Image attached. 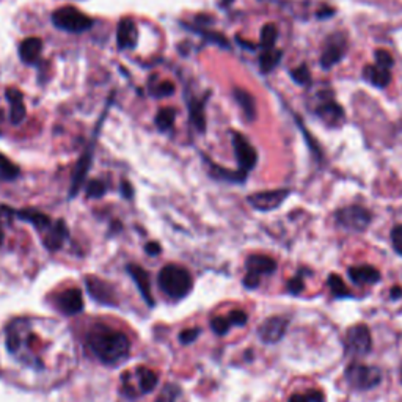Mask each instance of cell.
<instances>
[{
  "instance_id": "43",
  "label": "cell",
  "mask_w": 402,
  "mask_h": 402,
  "mask_svg": "<svg viewBox=\"0 0 402 402\" xmlns=\"http://www.w3.org/2000/svg\"><path fill=\"white\" fill-rule=\"evenodd\" d=\"M391 294H393V299H399V297L402 296V289L394 288V289L391 291Z\"/></svg>"
},
{
  "instance_id": "35",
  "label": "cell",
  "mask_w": 402,
  "mask_h": 402,
  "mask_svg": "<svg viewBox=\"0 0 402 402\" xmlns=\"http://www.w3.org/2000/svg\"><path fill=\"white\" fill-rule=\"evenodd\" d=\"M291 76H292V79L296 81L297 83H300V85H305V83L310 82V71H308L306 66L296 68L291 73Z\"/></svg>"
},
{
  "instance_id": "25",
  "label": "cell",
  "mask_w": 402,
  "mask_h": 402,
  "mask_svg": "<svg viewBox=\"0 0 402 402\" xmlns=\"http://www.w3.org/2000/svg\"><path fill=\"white\" fill-rule=\"evenodd\" d=\"M19 168L13 164L10 159H6L4 154H0V177L5 181H11L18 177Z\"/></svg>"
},
{
  "instance_id": "42",
  "label": "cell",
  "mask_w": 402,
  "mask_h": 402,
  "mask_svg": "<svg viewBox=\"0 0 402 402\" xmlns=\"http://www.w3.org/2000/svg\"><path fill=\"white\" fill-rule=\"evenodd\" d=\"M146 253H148V254L160 253V245L156 244V242H150L148 245H146Z\"/></svg>"
},
{
  "instance_id": "39",
  "label": "cell",
  "mask_w": 402,
  "mask_h": 402,
  "mask_svg": "<svg viewBox=\"0 0 402 402\" xmlns=\"http://www.w3.org/2000/svg\"><path fill=\"white\" fill-rule=\"evenodd\" d=\"M228 321L231 326H245L247 324V314L242 311V310H234V311H231L230 316H228Z\"/></svg>"
},
{
  "instance_id": "40",
  "label": "cell",
  "mask_w": 402,
  "mask_h": 402,
  "mask_svg": "<svg viewBox=\"0 0 402 402\" xmlns=\"http://www.w3.org/2000/svg\"><path fill=\"white\" fill-rule=\"evenodd\" d=\"M198 335H200V329H187V330L181 331L180 341L182 344H190V343L195 341V339L198 338Z\"/></svg>"
},
{
  "instance_id": "33",
  "label": "cell",
  "mask_w": 402,
  "mask_h": 402,
  "mask_svg": "<svg viewBox=\"0 0 402 402\" xmlns=\"http://www.w3.org/2000/svg\"><path fill=\"white\" fill-rule=\"evenodd\" d=\"M153 91V95L154 96H158V98H164V96H170L172 93L175 91L173 90V85L170 83V82H160L158 85H154V87L151 88Z\"/></svg>"
},
{
  "instance_id": "7",
  "label": "cell",
  "mask_w": 402,
  "mask_h": 402,
  "mask_svg": "<svg viewBox=\"0 0 402 402\" xmlns=\"http://www.w3.org/2000/svg\"><path fill=\"white\" fill-rule=\"evenodd\" d=\"M245 269H247V275L244 278L245 288L254 289V288H258L259 278L262 275H270V274L275 272L277 262L269 257H262V254H253V257L247 259Z\"/></svg>"
},
{
  "instance_id": "11",
  "label": "cell",
  "mask_w": 402,
  "mask_h": 402,
  "mask_svg": "<svg viewBox=\"0 0 402 402\" xmlns=\"http://www.w3.org/2000/svg\"><path fill=\"white\" fill-rule=\"evenodd\" d=\"M346 52V40L341 35H331L327 41L326 49L321 57V63L324 68H330L335 63H338L339 60L343 58Z\"/></svg>"
},
{
  "instance_id": "14",
  "label": "cell",
  "mask_w": 402,
  "mask_h": 402,
  "mask_svg": "<svg viewBox=\"0 0 402 402\" xmlns=\"http://www.w3.org/2000/svg\"><path fill=\"white\" fill-rule=\"evenodd\" d=\"M138 40V32L137 26L133 19H123L118 24V32H117V41L120 49H133L135 48Z\"/></svg>"
},
{
  "instance_id": "38",
  "label": "cell",
  "mask_w": 402,
  "mask_h": 402,
  "mask_svg": "<svg viewBox=\"0 0 402 402\" xmlns=\"http://www.w3.org/2000/svg\"><path fill=\"white\" fill-rule=\"evenodd\" d=\"M104 192H105V185H104V182H100V181H93V182L88 184V187H87V195L90 198L103 197Z\"/></svg>"
},
{
  "instance_id": "29",
  "label": "cell",
  "mask_w": 402,
  "mask_h": 402,
  "mask_svg": "<svg viewBox=\"0 0 402 402\" xmlns=\"http://www.w3.org/2000/svg\"><path fill=\"white\" fill-rule=\"evenodd\" d=\"M176 113L173 109H160L156 117V125L160 130H167L173 126Z\"/></svg>"
},
{
  "instance_id": "37",
  "label": "cell",
  "mask_w": 402,
  "mask_h": 402,
  "mask_svg": "<svg viewBox=\"0 0 402 402\" xmlns=\"http://www.w3.org/2000/svg\"><path fill=\"white\" fill-rule=\"evenodd\" d=\"M391 244L393 249L402 257V225L394 227L391 231Z\"/></svg>"
},
{
  "instance_id": "31",
  "label": "cell",
  "mask_w": 402,
  "mask_h": 402,
  "mask_svg": "<svg viewBox=\"0 0 402 402\" xmlns=\"http://www.w3.org/2000/svg\"><path fill=\"white\" fill-rule=\"evenodd\" d=\"M181 390L177 388L176 385H167L162 393L159 394V398L156 402H176L177 396H180Z\"/></svg>"
},
{
  "instance_id": "24",
  "label": "cell",
  "mask_w": 402,
  "mask_h": 402,
  "mask_svg": "<svg viewBox=\"0 0 402 402\" xmlns=\"http://www.w3.org/2000/svg\"><path fill=\"white\" fill-rule=\"evenodd\" d=\"M282 60V52L278 49H267L261 56V69L264 73L272 71V69L280 63Z\"/></svg>"
},
{
  "instance_id": "1",
  "label": "cell",
  "mask_w": 402,
  "mask_h": 402,
  "mask_svg": "<svg viewBox=\"0 0 402 402\" xmlns=\"http://www.w3.org/2000/svg\"><path fill=\"white\" fill-rule=\"evenodd\" d=\"M87 346L96 359L107 365L123 361L130 351L129 339L125 334L105 327L103 324H98L88 331Z\"/></svg>"
},
{
  "instance_id": "18",
  "label": "cell",
  "mask_w": 402,
  "mask_h": 402,
  "mask_svg": "<svg viewBox=\"0 0 402 402\" xmlns=\"http://www.w3.org/2000/svg\"><path fill=\"white\" fill-rule=\"evenodd\" d=\"M128 272L130 274V277L134 278V282L137 283L138 289H140L143 299L153 306L154 300H153V294H151V283H150L148 274H146L143 267H140L138 264H128Z\"/></svg>"
},
{
  "instance_id": "20",
  "label": "cell",
  "mask_w": 402,
  "mask_h": 402,
  "mask_svg": "<svg viewBox=\"0 0 402 402\" xmlns=\"http://www.w3.org/2000/svg\"><path fill=\"white\" fill-rule=\"evenodd\" d=\"M363 76L368 82H371L377 88H385L386 85L390 83V69L382 68L378 65H373V66H366L365 71H363Z\"/></svg>"
},
{
  "instance_id": "27",
  "label": "cell",
  "mask_w": 402,
  "mask_h": 402,
  "mask_svg": "<svg viewBox=\"0 0 402 402\" xmlns=\"http://www.w3.org/2000/svg\"><path fill=\"white\" fill-rule=\"evenodd\" d=\"M318 113L326 121L336 123L339 118L343 117V109H341V107H338L336 104L331 103V104H327V105H324V107H319Z\"/></svg>"
},
{
  "instance_id": "36",
  "label": "cell",
  "mask_w": 402,
  "mask_h": 402,
  "mask_svg": "<svg viewBox=\"0 0 402 402\" xmlns=\"http://www.w3.org/2000/svg\"><path fill=\"white\" fill-rule=\"evenodd\" d=\"M211 327H212V330H214L217 335H225L227 331L230 330L231 324H230L228 318H214V319H212V324H211Z\"/></svg>"
},
{
  "instance_id": "3",
  "label": "cell",
  "mask_w": 402,
  "mask_h": 402,
  "mask_svg": "<svg viewBox=\"0 0 402 402\" xmlns=\"http://www.w3.org/2000/svg\"><path fill=\"white\" fill-rule=\"evenodd\" d=\"M344 377L351 388L359 391H368L376 388V386L381 383L382 373L381 369L376 366L363 365V363H352V365L346 368Z\"/></svg>"
},
{
  "instance_id": "13",
  "label": "cell",
  "mask_w": 402,
  "mask_h": 402,
  "mask_svg": "<svg viewBox=\"0 0 402 402\" xmlns=\"http://www.w3.org/2000/svg\"><path fill=\"white\" fill-rule=\"evenodd\" d=\"M87 288L88 292L91 294V297L98 300L99 304L104 305H115L117 300H115V294L112 291V288L107 283H104L103 280L95 277H88L87 278Z\"/></svg>"
},
{
  "instance_id": "10",
  "label": "cell",
  "mask_w": 402,
  "mask_h": 402,
  "mask_svg": "<svg viewBox=\"0 0 402 402\" xmlns=\"http://www.w3.org/2000/svg\"><path fill=\"white\" fill-rule=\"evenodd\" d=\"M289 322L288 319L282 318V316H274V318H269L264 321L258 329V335L262 341L267 344H274L284 336L286 329H288Z\"/></svg>"
},
{
  "instance_id": "30",
  "label": "cell",
  "mask_w": 402,
  "mask_h": 402,
  "mask_svg": "<svg viewBox=\"0 0 402 402\" xmlns=\"http://www.w3.org/2000/svg\"><path fill=\"white\" fill-rule=\"evenodd\" d=\"M289 402H326L324 393L319 390H310L305 394H292Z\"/></svg>"
},
{
  "instance_id": "34",
  "label": "cell",
  "mask_w": 402,
  "mask_h": 402,
  "mask_svg": "<svg viewBox=\"0 0 402 402\" xmlns=\"http://www.w3.org/2000/svg\"><path fill=\"white\" fill-rule=\"evenodd\" d=\"M376 65L382 66V68H386V69H390V68L393 66V57H391V53L386 52L385 49H378V51L376 52Z\"/></svg>"
},
{
  "instance_id": "5",
  "label": "cell",
  "mask_w": 402,
  "mask_h": 402,
  "mask_svg": "<svg viewBox=\"0 0 402 402\" xmlns=\"http://www.w3.org/2000/svg\"><path fill=\"white\" fill-rule=\"evenodd\" d=\"M335 219L341 228L352 231V233H363V231L368 230V227L371 225L373 215H371L366 207L346 206L336 211Z\"/></svg>"
},
{
  "instance_id": "9",
  "label": "cell",
  "mask_w": 402,
  "mask_h": 402,
  "mask_svg": "<svg viewBox=\"0 0 402 402\" xmlns=\"http://www.w3.org/2000/svg\"><path fill=\"white\" fill-rule=\"evenodd\" d=\"M233 146H234V153H236V159L237 164L241 167L242 172H250V170L254 168L258 160V154L254 151L253 146L249 143V140L241 134H234L233 135Z\"/></svg>"
},
{
  "instance_id": "17",
  "label": "cell",
  "mask_w": 402,
  "mask_h": 402,
  "mask_svg": "<svg viewBox=\"0 0 402 402\" xmlns=\"http://www.w3.org/2000/svg\"><path fill=\"white\" fill-rule=\"evenodd\" d=\"M68 237V230L63 222H57L56 225H51L49 228L44 230L43 241L44 245L48 247L49 250H57L63 244L65 239Z\"/></svg>"
},
{
  "instance_id": "28",
  "label": "cell",
  "mask_w": 402,
  "mask_h": 402,
  "mask_svg": "<svg viewBox=\"0 0 402 402\" xmlns=\"http://www.w3.org/2000/svg\"><path fill=\"white\" fill-rule=\"evenodd\" d=\"M277 27L274 24H267L264 26V29L261 30V46L264 48V51L267 49H274L275 41H277Z\"/></svg>"
},
{
  "instance_id": "4",
  "label": "cell",
  "mask_w": 402,
  "mask_h": 402,
  "mask_svg": "<svg viewBox=\"0 0 402 402\" xmlns=\"http://www.w3.org/2000/svg\"><path fill=\"white\" fill-rule=\"evenodd\" d=\"M52 24L69 34H82L85 30L91 29L93 21L74 6H63V9L53 11Z\"/></svg>"
},
{
  "instance_id": "8",
  "label": "cell",
  "mask_w": 402,
  "mask_h": 402,
  "mask_svg": "<svg viewBox=\"0 0 402 402\" xmlns=\"http://www.w3.org/2000/svg\"><path fill=\"white\" fill-rule=\"evenodd\" d=\"M288 195H289L288 189L267 190V192L253 193V195L247 198V201H249V205L257 211H274L286 198H288Z\"/></svg>"
},
{
  "instance_id": "26",
  "label": "cell",
  "mask_w": 402,
  "mask_h": 402,
  "mask_svg": "<svg viewBox=\"0 0 402 402\" xmlns=\"http://www.w3.org/2000/svg\"><path fill=\"white\" fill-rule=\"evenodd\" d=\"M327 283H329V288H330V291L334 292L336 297H351V289L347 288L346 283H344V282L341 280V278H339L338 275L331 274V275L329 277Z\"/></svg>"
},
{
  "instance_id": "32",
  "label": "cell",
  "mask_w": 402,
  "mask_h": 402,
  "mask_svg": "<svg viewBox=\"0 0 402 402\" xmlns=\"http://www.w3.org/2000/svg\"><path fill=\"white\" fill-rule=\"evenodd\" d=\"M190 118H192V123L195 125L197 129L200 130H205V125H206V121H205V115H203V107L201 105H193L192 109H190Z\"/></svg>"
},
{
  "instance_id": "45",
  "label": "cell",
  "mask_w": 402,
  "mask_h": 402,
  "mask_svg": "<svg viewBox=\"0 0 402 402\" xmlns=\"http://www.w3.org/2000/svg\"><path fill=\"white\" fill-rule=\"evenodd\" d=\"M4 239H5V236H4V231H2V230H0V245H2V244H4Z\"/></svg>"
},
{
  "instance_id": "16",
  "label": "cell",
  "mask_w": 402,
  "mask_h": 402,
  "mask_svg": "<svg viewBox=\"0 0 402 402\" xmlns=\"http://www.w3.org/2000/svg\"><path fill=\"white\" fill-rule=\"evenodd\" d=\"M6 99L10 103V118L13 125H19V123L26 117V104L22 93L16 88H9L5 93Z\"/></svg>"
},
{
  "instance_id": "46",
  "label": "cell",
  "mask_w": 402,
  "mask_h": 402,
  "mask_svg": "<svg viewBox=\"0 0 402 402\" xmlns=\"http://www.w3.org/2000/svg\"><path fill=\"white\" fill-rule=\"evenodd\" d=\"M401 377H402V376H401Z\"/></svg>"
},
{
  "instance_id": "44",
  "label": "cell",
  "mask_w": 402,
  "mask_h": 402,
  "mask_svg": "<svg viewBox=\"0 0 402 402\" xmlns=\"http://www.w3.org/2000/svg\"><path fill=\"white\" fill-rule=\"evenodd\" d=\"M125 192H126V197L130 198V189H129L128 184H125Z\"/></svg>"
},
{
  "instance_id": "22",
  "label": "cell",
  "mask_w": 402,
  "mask_h": 402,
  "mask_svg": "<svg viewBox=\"0 0 402 402\" xmlns=\"http://www.w3.org/2000/svg\"><path fill=\"white\" fill-rule=\"evenodd\" d=\"M18 217H21L22 220H26V222H30L38 230H46V228H49L52 225L51 219L48 217V215H44V214L38 212V211H22V212H18Z\"/></svg>"
},
{
  "instance_id": "19",
  "label": "cell",
  "mask_w": 402,
  "mask_h": 402,
  "mask_svg": "<svg viewBox=\"0 0 402 402\" xmlns=\"http://www.w3.org/2000/svg\"><path fill=\"white\" fill-rule=\"evenodd\" d=\"M43 49V43L40 38H27L19 46V56L24 63H34L40 57Z\"/></svg>"
},
{
  "instance_id": "15",
  "label": "cell",
  "mask_w": 402,
  "mask_h": 402,
  "mask_svg": "<svg viewBox=\"0 0 402 402\" xmlns=\"http://www.w3.org/2000/svg\"><path fill=\"white\" fill-rule=\"evenodd\" d=\"M349 278L352 283L363 286V284H374L381 280V272L373 266H354L349 269Z\"/></svg>"
},
{
  "instance_id": "12",
  "label": "cell",
  "mask_w": 402,
  "mask_h": 402,
  "mask_svg": "<svg viewBox=\"0 0 402 402\" xmlns=\"http://www.w3.org/2000/svg\"><path fill=\"white\" fill-rule=\"evenodd\" d=\"M57 305L60 308V311H63L65 314H77L83 310V297L81 289L71 288L66 289L65 292H61L57 299Z\"/></svg>"
},
{
  "instance_id": "23",
  "label": "cell",
  "mask_w": 402,
  "mask_h": 402,
  "mask_svg": "<svg viewBox=\"0 0 402 402\" xmlns=\"http://www.w3.org/2000/svg\"><path fill=\"white\" fill-rule=\"evenodd\" d=\"M234 96L237 99L239 105L242 107V110L247 115V118H250V120L254 118V113H257V109H254V100L249 95V93L244 91V90H236L234 91Z\"/></svg>"
},
{
  "instance_id": "2",
  "label": "cell",
  "mask_w": 402,
  "mask_h": 402,
  "mask_svg": "<svg viewBox=\"0 0 402 402\" xmlns=\"http://www.w3.org/2000/svg\"><path fill=\"white\" fill-rule=\"evenodd\" d=\"M160 289L173 299H182L193 288L192 275L187 269L177 264H168L159 274Z\"/></svg>"
},
{
  "instance_id": "21",
  "label": "cell",
  "mask_w": 402,
  "mask_h": 402,
  "mask_svg": "<svg viewBox=\"0 0 402 402\" xmlns=\"http://www.w3.org/2000/svg\"><path fill=\"white\" fill-rule=\"evenodd\" d=\"M138 376V385L143 393H151L158 386V374L151 369L140 368L137 371Z\"/></svg>"
},
{
  "instance_id": "41",
  "label": "cell",
  "mask_w": 402,
  "mask_h": 402,
  "mask_svg": "<svg viewBox=\"0 0 402 402\" xmlns=\"http://www.w3.org/2000/svg\"><path fill=\"white\" fill-rule=\"evenodd\" d=\"M302 289H304V278H302V275L294 277L288 282V291L291 294H294V296H296V294H299V292H302Z\"/></svg>"
},
{
  "instance_id": "6",
  "label": "cell",
  "mask_w": 402,
  "mask_h": 402,
  "mask_svg": "<svg viewBox=\"0 0 402 402\" xmlns=\"http://www.w3.org/2000/svg\"><path fill=\"white\" fill-rule=\"evenodd\" d=\"M373 347V338H371V331L365 324H357V326L351 327L346 334V352L351 355L352 359L365 357L371 352Z\"/></svg>"
}]
</instances>
